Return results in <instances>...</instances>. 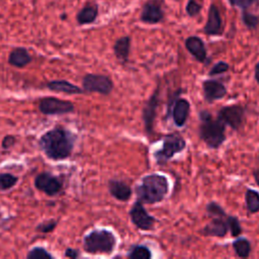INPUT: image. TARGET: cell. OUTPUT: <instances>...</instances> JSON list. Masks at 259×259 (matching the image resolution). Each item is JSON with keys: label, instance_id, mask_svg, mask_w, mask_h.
Masks as SVG:
<instances>
[{"label": "cell", "instance_id": "7a4b0ae2", "mask_svg": "<svg viewBox=\"0 0 259 259\" xmlns=\"http://www.w3.org/2000/svg\"><path fill=\"white\" fill-rule=\"evenodd\" d=\"M137 198L143 203L155 204L161 202L169 192V181L162 174H148L136 186Z\"/></svg>", "mask_w": 259, "mask_h": 259}, {"label": "cell", "instance_id": "8d00e7d4", "mask_svg": "<svg viewBox=\"0 0 259 259\" xmlns=\"http://www.w3.org/2000/svg\"><path fill=\"white\" fill-rule=\"evenodd\" d=\"M254 79L257 82V84H259V61L256 63L254 67Z\"/></svg>", "mask_w": 259, "mask_h": 259}, {"label": "cell", "instance_id": "8fae6325", "mask_svg": "<svg viewBox=\"0 0 259 259\" xmlns=\"http://www.w3.org/2000/svg\"><path fill=\"white\" fill-rule=\"evenodd\" d=\"M190 113V102L178 96L171 100V105L168 106V114H171L173 122L176 126L182 127L185 125Z\"/></svg>", "mask_w": 259, "mask_h": 259}, {"label": "cell", "instance_id": "1f68e13d", "mask_svg": "<svg viewBox=\"0 0 259 259\" xmlns=\"http://www.w3.org/2000/svg\"><path fill=\"white\" fill-rule=\"evenodd\" d=\"M229 70H230V65L227 62L220 61V62L215 63L214 65H212V67L208 71V75L210 77L211 76H217V75L224 74V73L228 72Z\"/></svg>", "mask_w": 259, "mask_h": 259}, {"label": "cell", "instance_id": "7402d4cb", "mask_svg": "<svg viewBox=\"0 0 259 259\" xmlns=\"http://www.w3.org/2000/svg\"><path fill=\"white\" fill-rule=\"evenodd\" d=\"M132 38L128 35H123L117 38L113 45V53L118 61L121 63H126L128 60L131 52Z\"/></svg>", "mask_w": 259, "mask_h": 259}, {"label": "cell", "instance_id": "f1b7e54d", "mask_svg": "<svg viewBox=\"0 0 259 259\" xmlns=\"http://www.w3.org/2000/svg\"><path fill=\"white\" fill-rule=\"evenodd\" d=\"M27 259H47L54 258V256L42 247H34L28 251L26 254Z\"/></svg>", "mask_w": 259, "mask_h": 259}, {"label": "cell", "instance_id": "ac0fdd59", "mask_svg": "<svg viewBox=\"0 0 259 259\" xmlns=\"http://www.w3.org/2000/svg\"><path fill=\"white\" fill-rule=\"evenodd\" d=\"M98 4L96 2H87L76 15V20L79 25H86L93 23L98 17Z\"/></svg>", "mask_w": 259, "mask_h": 259}, {"label": "cell", "instance_id": "ba28073f", "mask_svg": "<svg viewBox=\"0 0 259 259\" xmlns=\"http://www.w3.org/2000/svg\"><path fill=\"white\" fill-rule=\"evenodd\" d=\"M38 109L42 114L46 115H59L74 111L75 106L71 101L48 96L39 100Z\"/></svg>", "mask_w": 259, "mask_h": 259}, {"label": "cell", "instance_id": "277c9868", "mask_svg": "<svg viewBox=\"0 0 259 259\" xmlns=\"http://www.w3.org/2000/svg\"><path fill=\"white\" fill-rule=\"evenodd\" d=\"M116 246L115 235L108 230H92L83 238V248L88 254L109 255Z\"/></svg>", "mask_w": 259, "mask_h": 259}, {"label": "cell", "instance_id": "d6a6232c", "mask_svg": "<svg viewBox=\"0 0 259 259\" xmlns=\"http://www.w3.org/2000/svg\"><path fill=\"white\" fill-rule=\"evenodd\" d=\"M58 225V221L56 220H50L48 222H42L40 224H38L35 228V231H37L38 233H42V234H48L51 233L52 231L55 230V228Z\"/></svg>", "mask_w": 259, "mask_h": 259}, {"label": "cell", "instance_id": "ab89813d", "mask_svg": "<svg viewBox=\"0 0 259 259\" xmlns=\"http://www.w3.org/2000/svg\"><path fill=\"white\" fill-rule=\"evenodd\" d=\"M0 218H1V211H0Z\"/></svg>", "mask_w": 259, "mask_h": 259}, {"label": "cell", "instance_id": "9a60e30c", "mask_svg": "<svg viewBox=\"0 0 259 259\" xmlns=\"http://www.w3.org/2000/svg\"><path fill=\"white\" fill-rule=\"evenodd\" d=\"M159 88H156V90L153 92L151 97L148 99V101L145 103L143 108V121L146 128V132L148 135L153 134L154 128V120L157 113V108L159 105Z\"/></svg>", "mask_w": 259, "mask_h": 259}, {"label": "cell", "instance_id": "603a6c76", "mask_svg": "<svg viewBox=\"0 0 259 259\" xmlns=\"http://www.w3.org/2000/svg\"><path fill=\"white\" fill-rule=\"evenodd\" d=\"M235 254L240 258H248L252 251L251 242L245 237H237V239L232 243Z\"/></svg>", "mask_w": 259, "mask_h": 259}, {"label": "cell", "instance_id": "d4e9b609", "mask_svg": "<svg viewBox=\"0 0 259 259\" xmlns=\"http://www.w3.org/2000/svg\"><path fill=\"white\" fill-rule=\"evenodd\" d=\"M127 257L132 259H150L152 252L145 245H133L128 250Z\"/></svg>", "mask_w": 259, "mask_h": 259}, {"label": "cell", "instance_id": "484cf974", "mask_svg": "<svg viewBox=\"0 0 259 259\" xmlns=\"http://www.w3.org/2000/svg\"><path fill=\"white\" fill-rule=\"evenodd\" d=\"M227 223H228L229 231H230L232 237L237 238L242 234L243 229H242V226H241V223H240L238 217L228 214L227 215Z\"/></svg>", "mask_w": 259, "mask_h": 259}, {"label": "cell", "instance_id": "836d02e7", "mask_svg": "<svg viewBox=\"0 0 259 259\" xmlns=\"http://www.w3.org/2000/svg\"><path fill=\"white\" fill-rule=\"evenodd\" d=\"M232 6L240 8L242 11L248 10L254 4L258 3V0H228Z\"/></svg>", "mask_w": 259, "mask_h": 259}, {"label": "cell", "instance_id": "d590c367", "mask_svg": "<svg viewBox=\"0 0 259 259\" xmlns=\"http://www.w3.org/2000/svg\"><path fill=\"white\" fill-rule=\"evenodd\" d=\"M65 257H68V258H78L80 257V253L77 249H73V248H67L66 251H65Z\"/></svg>", "mask_w": 259, "mask_h": 259}, {"label": "cell", "instance_id": "ffe728a7", "mask_svg": "<svg viewBox=\"0 0 259 259\" xmlns=\"http://www.w3.org/2000/svg\"><path fill=\"white\" fill-rule=\"evenodd\" d=\"M31 61H32V58L30 54L25 48H22V47L13 49L8 56L9 65L16 68H24L28 64H30Z\"/></svg>", "mask_w": 259, "mask_h": 259}, {"label": "cell", "instance_id": "6da1fadb", "mask_svg": "<svg viewBox=\"0 0 259 259\" xmlns=\"http://www.w3.org/2000/svg\"><path fill=\"white\" fill-rule=\"evenodd\" d=\"M76 137L62 126L49 130L38 140V146L44 154L54 161L65 160L72 155Z\"/></svg>", "mask_w": 259, "mask_h": 259}, {"label": "cell", "instance_id": "5b68a950", "mask_svg": "<svg viewBox=\"0 0 259 259\" xmlns=\"http://www.w3.org/2000/svg\"><path fill=\"white\" fill-rule=\"evenodd\" d=\"M186 148L185 139L179 134H170L164 137L162 147L154 153V159L158 165H165L175 155Z\"/></svg>", "mask_w": 259, "mask_h": 259}, {"label": "cell", "instance_id": "f546056e", "mask_svg": "<svg viewBox=\"0 0 259 259\" xmlns=\"http://www.w3.org/2000/svg\"><path fill=\"white\" fill-rule=\"evenodd\" d=\"M205 209L207 214L212 218V217H226L228 213L225 211V209L215 201H209L205 205Z\"/></svg>", "mask_w": 259, "mask_h": 259}, {"label": "cell", "instance_id": "4dcf8cb0", "mask_svg": "<svg viewBox=\"0 0 259 259\" xmlns=\"http://www.w3.org/2000/svg\"><path fill=\"white\" fill-rule=\"evenodd\" d=\"M202 9V5L198 3L196 0H188L185 6L186 14L189 17H195L197 16Z\"/></svg>", "mask_w": 259, "mask_h": 259}, {"label": "cell", "instance_id": "30bf717a", "mask_svg": "<svg viewBox=\"0 0 259 259\" xmlns=\"http://www.w3.org/2000/svg\"><path fill=\"white\" fill-rule=\"evenodd\" d=\"M163 4V0H147L142 6L140 20L147 24L162 22L165 18Z\"/></svg>", "mask_w": 259, "mask_h": 259}, {"label": "cell", "instance_id": "83f0119b", "mask_svg": "<svg viewBox=\"0 0 259 259\" xmlns=\"http://www.w3.org/2000/svg\"><path fill=\"white\" fill-rule=\"evenodd\" d=\"M242 22L248 29H256L259 25V16L244 10L242 11Z\"/></svg>", "mask_w": 259, "mask_h": 259}, {"label": "cell", "instance_id": "f35d334b", "mask_svg": "<svg viewBox=\"0 0 259 259\" xmlns=\"http://www.w3.org/2000/svg\"><path fill=\"white\" fill-rule=\"evenodd\" d=\"M174 1H180V0H174Z\"/></svg>", "mask_w": 259, "mask_h": 259}, {"label": "cell", "instance_id": "9c48e42d", "mask_svg": "<svg viewBox=\"0 0 259 259\" xmlns=\"http://www.w3.org/2000/svg\"><path fill=\"white\" fill-rule=\"evenodd\" d=\"M130 217L132 223L142 231H151L154 229L157 220L155 217L151 215L145 208L144 203L137 199V201L132 205L130 210Z\"/></svg>", "mask_w": 259, "mask_h": 259}, {"label": "cell", "instance_id": "2e32d148", "mask_svg": "<svg viewBox=\"0 0 259 259\" xmlns=\"http://www.w3.org/2000/svg\"><path fill=\"white\" fill-rule=\"evenodd\" d=\"M228 215V214H227ZM226 217H212L211 220L200 230V234L204 237L224 238L229 232Z\"/></svg>", "mask_w": 259, "mask_h": 259}, {"label": "cell", "instance_id": "e0dca14e", "mask_svg": "<svg viewBox=\"0 0 259 259\" xmlns=\"http://www.w3.org/2000/svg\"><path fill=\"white\" fill-rule=\"evenodd\" d=\"M186 51L198 62L205 63L207 61V51L203 40L197 35H190L184 40Z\"/></svg>", "mask_w": 259, "mask_h": 259}, {"label": "cell", "instance_id": "5bb4252c", "mask_svg": "<svg viewBox=\"0 0 259 259\" xmlns=\"http://www.w3.org/2000/svg\"><path fill=\"white\" fill-rule=\"evenodd\" d=\"M201 87L203 99L208 103H212L217 100L223 99L228 93L226 85L223 82L215 79L204 80L201 84Z\"/></svg>", "mask_w": 259, "mask_h": 259}, {"label": "cell", "instance_id": "4316f807", "mask_svg": "<svg viewBox=\"0 0 259 259\" xmlns=\"http://www.w3.org/2000/svg\"><path fill=\"white\" fill-rule=\"evenodd\" d=\"M18 181V177L11 173H0V191L12 188Z\"/></svg>", "mask_w": 259, "mask_h": 259}, {"label": "cell", "instance_id": "52a82bcc", "mask_svg": "<svg viewBox=\"0 0 259 259\" xmlns=\"http://www.w3.org/2000/svg\"><path fill=\"white\" fill-rule=\"evenodd\" d=\"M246 116V109L240 104H232L223 106L219 111L217 117L233 131H239L244 122Z\"/></svg>", "mask_w": 259, "mask_h": 259}, {"label": "cell", "instance_id": "d6986e66", "mask_svg": "<svg viewBox=\"0 0 259 259\" xmlns=\"http://www.w3.org/2000/svg\"><path fill=\"white\" fill-rule=\"evenodd\" d=\"M108 191L112 197L119 201H127L133 193L130 185L118 179L108 181Z\"/></svg>", "mask_w": 259, "mask_h": 259}, {"label": "cell", "instance_id": "74e56055", "mask_svg": "<svg viewBox=\"0 0 259 259\" xmlns=\"http://www.w3.org/2000/svg\"><path fill=\"white\" fill-rule=\"evenodd\" d=\"M253 177H254V180H255V183L259 186V168L253 170Z\"/></svg>", "mask_w": 259, "mask_h": 259}, {"label": "cell", "instance_id": "3957f363", "mask_svg": "<svg viewBox=\"0 0 259 259\" xmlns=\"http://www.w3.org/2000/svg\"><path fill=\"white\" fill-rule=\"evenodd\" d=\"M200 140L212 150L221 148L226 142V124L218 117L214 118L208 110H200L198 113Z\"/></svg>", "mask_w": 259, "mask_h": 259}, {"label": "cell", "instance_id": "4fadbf2b", "mask_svg": "<svg viewBox=\"0 0 259 259\" xmlns=\"http://www.w3.org/2000/svg\"><path fill=\"white\" fill-rule=\"evenodd\" d=\"M203 32L209 36H219L224 32V23L221 12L214 3L209 5L207 19L203 26Z\"/></svg>", "mask_w": 259, "mask_h": 259}, {"label": "cell", "instance_id": "8992f818", "mask_svg": "<svg viewBox=\"0 0 259 259\" xmlns=\"http://www.w3.org/2000/svg\"><path fill=\"white\" fill-rule=\"evenodd\" d=\"M82 88L85 92L109 95L113 89V82L106 75L88 73L82 79Z\"/></svg>", "mask_w": 259, "mask_h": 259}, {"label": "cell", "instance_id": "44dd1931", "mask_svg": "<svg viewBox=\"0 0 259 259\" xmlns=\"http://www.w3.org/2000/svg\"><path fill=\"white\" fill-rule=\"evenodd\" d=\"M47 87L55 92H61L65 94H83L85 91L83 88L67 81V80H52L47 84Z\"/></svg>", "mask_w": 259, "mask_h": 259}, {"label": "cell", "instance_id": "cb8c5ba5", "mask_svg": "<svg viewBox=\"0 0 259 259\" xmlns=\"http://www.w3.org/2000/svg\"><path fill=\"white\" fill-rule=\"evenodd\" d=\"M245 206L249 213L259 212V192L253 188H247L245 192Z\"/></svg>", "mask_w": 259, "mask_h": 259}, {"label": "cell", "instance_id": "7c38bea8", "mask_svg": "<svg viewBox=\"0 0 259 259\" xmlns=\"http://www.w3.org/2000/svg\"><path fill=\"white\" fill-rule=\"evenodd\" d=\"M34 187L47 195L53 196L62 190L63 184L57 176L49 172H41L34 178Z\"/></svg>", "mask_w": 259, "mask_h": 259}, {"label": "cell", "instance_id": "e575fe53", "mask_svg": "<svg viewBox=\"0 0 259 259\" xmlns=\"http://www.w3.org/2000/svg\"><path fill=\"white\" fill-rule=\"evenodd\" d=\"M15 142H16V139H15L14 136L7 135V136H5V137L3 138L1 145H2V148H3L4 150H8V149H10V148L15 144Z\"/></svg>", "mask_w": 259, "mask_h": 259}]
</instances>
